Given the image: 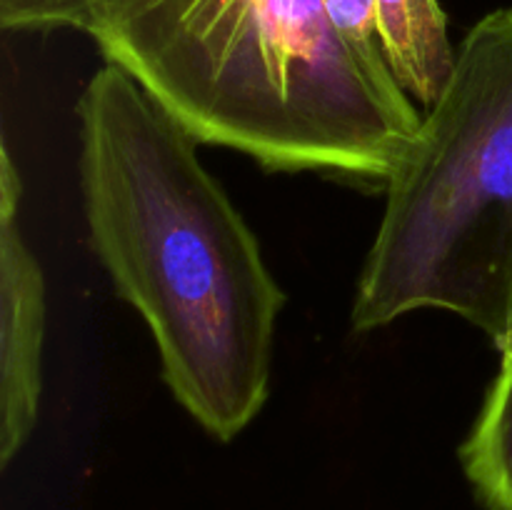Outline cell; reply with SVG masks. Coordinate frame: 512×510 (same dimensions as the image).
I'll use <instances>...</instances> for the list:
<instances>
[{
  "label": "cell",
  "instance_id": "7a4b0ae2",
  "mask_svg": "<svg viewBox=\"0 0 512 510\" xmlns=\"http://www.w3.org/2000/svg\"><path fill=\"white\" fill-rule=\"evenodd\" d=\"M85 33L198 143L385 188L420 128L323 0H98Z\"/></svg>",
  "mask_w": 512,
  "mask_h": 510
},
{
  "label": "cell",
  "instance_id": "3957f363",
  "mask_svg": "<svg viewBox=\"0 0 512 510\" xmlns=\"http://www.w3.org/2000/svg\"><path fill=\"white\" fill-rule=\"evenodd\" d=\"M383 190L355 330L448 310L503 353L512 340V8L465 35L448 85Z\"/></svg>",
  "mask_w": 512,
  "mask_h": 510
},
{
  "label": "cell",
  "instance_id": "6da1fadb",
  "mask_svg": "<svg viewBox=\"0 0 512 510\" xmlns=\"http://www.w3.org/2000/svg\"><path fill=\"white\" fill-rule=\"evenodd\" d=\"M78 115L90 243L148 323L175 400L233 440L268 400L285 293L195 135L125 70L105 63Z\"/></svg>",
  "mask_w": 512,
  "mask_h": 510
},
{
  "label": "cell",
  "instance_id": "9c48e42d",
  "mask_svg": "<svg viewBox=\"0 0 512 510\" xmlns=\"http://www.w3.org/2000/svg\"><path fill=\"white\" fill-rule=\"evenodd\" d=\"M23 183H20L18 168L13 165L8 145H3L0 155V215H18Z\"/></svg>",
  "mask_w": 512,
  "mask_h": 510
},
{
  "label": "cell",
  "instance_id": "ba28073f",
  "mask_svg": "<svg viewBox=\"0 0 512 510\" xmlns=\"http://www.w3.org/2000/svg\"><path fill=\"white\" fill-rule=\"evenodd\" d=\"M98 0H0V23L5 30L88 28Z\"/></svg>",
  "mask_w": 512,
  "mask_h": 510
},
{
  "label": "cell",
  "instance_id": "277c9868",
  "mask_svg": "<svg viewBox=\"0 0 512 510\" xmlns=\"http://www.w3.org/2000/svg\"><path fill=\"white\" fill-rule=\"evenodd\" d=\"M45 278L15 218L0 215V465L23 450L43 390Z\"/></svg>",
  "mask_w": 512,
  "mask_h": 510
},
{
  "label": "cell",
  "instance_id": "52a82bcc",
  "mask_svg": "<svg viewBox=\"0 0 512 510\" xmlns=\"http://www.w3.org/2000/svg\"><path fill=\"white\" fill-rule=\"evenodd\" d=\"M330 23L345 40L355 58L373 75L388 83H398L385 55L383 33H380L378 0H323Z\"/></svg>",
  "mask_w": 512,
  "mask_h": 510
},
{
  "label": "cell",
  "instance_id": "8992f818",
  "mask_svg": "<svg viewBox=\"0 0 512 510\" xmlns=\"http://www.w3.org/2000/svg\"><path fill=\"white\" fill-rule=\"evenodd\" d=\"M460 458L480 503L512 510V340Z\"/></svg>",
  "mask_w": 512,
  "mask_h": 510
},
{
  "label": "cell",
  "instance_id": "5b68a950",
  "mask_svg": "<svg viewBox=\"0 0 512 510\" xmlns=\"http://www.w3.org/2000/svg\"><path fill=\"white\" fill-rule=\"evenodd\" d=\"M378 18L395 80L428 110L455 68L443 8L438 0H378Z\"/></svg>",
  "mask_w": 512,
  "mask_h": 510
}]
</instances>
